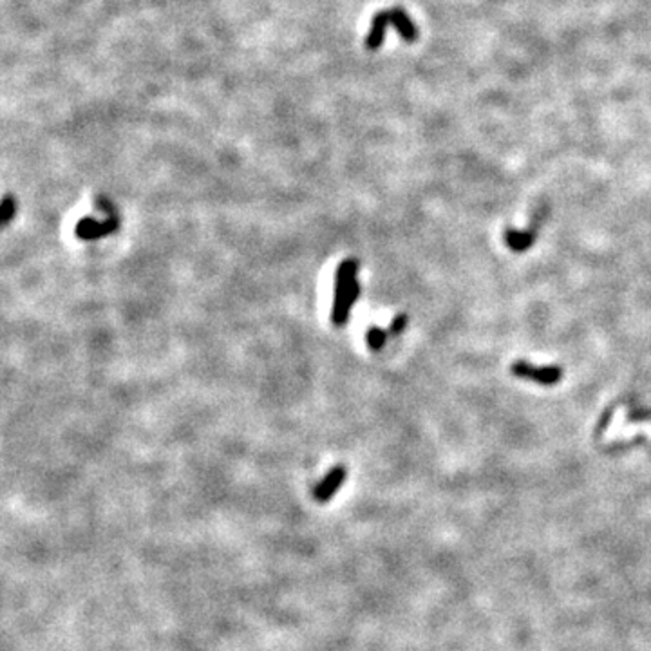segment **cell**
<instances>
[{
    "mask_svg": "<svg viewBox=\"0 0 651 651\" xmlns=\"http://www.w3.org/2000/svg\"><path fill=\"white\" fill-rule=\"evenodd\" d=\"M386 339H387V333L382 330V328H371V330L368 331V344L371 349H375V351H378V349L384 347Z\"/></svg>",
    "mask_w": 651,
    "mask_h": 651,
    "instance_id": "cell-8",
    "label": "cell"
},
{
    "mask_svg": "<svg viewBox=\"0 0 651 651\" xmlns=\"http://www.w3.org/2000/svg\"><path fill=\"white\" fill-rule=\"evenodd\" d=\"M387 11H389V22L396 27L400 36H402L405 42H416V39H418V29H416L411 18L407 17L405 11L400 8L387 9Z\"/></svg>",
    "mask_w": 651,
    "mask_h": 651,
    "instance_id": "cell-6",
    "label": "cell"
},
{
    "mask_svg": "<svg viewBox=\"0 0 651 651\" xmlns=\"http://www.w3.org/2000/svg\"><path fill=\"white\" fill-rule=\"evenodd\" d=\"M360 295V284L356 281V261L346 259L337 270V284H335V302L331 311V321L337 326H344L349 321L353 304Z\"/></svg>",
    "mask_w": 651,
    "mask_h": 651,
    "instance_id": "cell-1",
    "label": "cell"
},
{
    "mask_svg": "<svg viewBox=\"0 0 651 651\" xmlns=\"http://www.w3.org/2000/svg\"><path fill=\"white\" fill-rule=\"evenodd\" d=\"M389 24V11H380V13L375 15L373 20H371V29H369L368 36H365V48L369 51H377L380 48Z\"/></svg>",
    "mask_w": 651,
    "mask_h": 651,
    "instance_id": "cell-5",
    "label": "cell"
},
{
    "mask_svg": "<svg viewBox=\"0 0 651 651\" xmlns=\"http://www.w3.org/2000/svg\"><path fill=\"white\" fill-rule=\"evenodd\" d=\"M510 371L519 378H527V380L536 382L541 386H556L557 382H561L563 378V369L557 365H544V368H536V365L528 364L527 360H516Z\"/></svg>",
    "mask_w": 651,
    "mask_h": 651,
    "instance_id": "cell-2",
    "label": "cell"
},
{
    "mask_svg": "<svg viewBox=\"0 0 651 651\" xmlns=\"http://www.w3.org/2000/svg\"><path fill=\"white\" fill-rule=\"evenodd\" d=\"M118 228V219L111 217L107 221H96L93 217H83L80 223L76 224V236L80 239L86 241H93V239H100V237L109 236L111 231H114Z\"/></svg>",
    "mask_w": 651,
    "mask_h": 651,
    "instance_id": "cell-3",
    "label": "cell"
},
{
    "mask_svg": "<svg viewBox=\"0 0 651 651\" xmlns=\"http://www.w3.org/2000/svg\"><path fill=\"white\" fill-rule=\"evenodd\" d=\"M405 326H407V315H398V317H396L393 322H391L389 331L393 335H398V333H402L403 330H405Z\"/></svg>",
    "mask_w": 651,
    "mask_h": 651,
    "instance_id": "cell-10",
    "label": "cell"
},
{
    "mask_svg": "<svg viewBox=\"0 0 651 651\" xmlns=\"http://www.w3.org/2000/svg\"><path fill=\"white\" fill-rule=\"evenodd\" d=\"M346 474H347V472H346V469L342 467V465H337V467L331 469V471L328 472V474H326L324 480H322L321 483H318L317 487H315V492H313L315 499H317V502H321V503L330 502L331 497H333L335 494H337V490L340 488V485L344 483V480H346Z\"/></svg>",
    "mask_w": 651,
    "mask_h": 651,
    "instance_id": "cell-4",
    "label": "cell"
},
{
    "mask_svg": "<svg viewBox=\"0 0 651 651\" xmlns=\"http://www.w3.org/2000/svg\"><path fill=\"white\" fill-rule=\"evenodd\" d=\"M536 230H534V228H530V230H525V231H519V230H514V228H509V230H505V241H506V244H509V248L512 250V252H527L528 248H530L532 244H534V241H536Z\"/></svg>",
    "mask_w": 651,
    "mask_h": 651,
    "instance_id": "cell-7",
    "label": "cell"
},
{
    "mask_svg": "<svg viewBox=\"0 0 651 651\" xmlns=\"http://www.w3.org/2000/svg\"><path fill=\"white\" fill-rule=\"evenodd\" d=\"M15 210H17V206H15V203H13V199H11V197H6L4 199V203H2V223H9V221H11V217H13V214H15Z\"/></svg>",
    "mask_w": 651,
    "mask_h": 651,
    "instance_id": "cell-9",
    "label": "cell"
}]
</instances>
